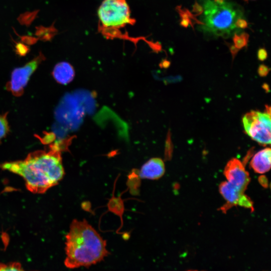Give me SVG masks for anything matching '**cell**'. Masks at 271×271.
Returning a JSON list of instances; mask_svg holds the SVG:
<instances>
[{
	"label": "cell",
	"mask_w": 271,
	"mask_h": 271,
	"mask_svg": "<svg viewBox=\"0 0 271 271\" xmlns=\"http://www.w3.org/2000/svg\"><path fill=\"white\" fill-rule=\"evenodd\" d=\"M215 1H216L217 2H222L224 1V0H215Z\"/></svg>",
	"instance_id": "cell-23"
},
{
	"label": "cell",
	"mask_w": 271,
	"mask_h": 271,
	"mask_svg": "<svg viewBox=\"0 0 271 271\" xmlns=\"http://www.w3.org/2000/svg\"><path fill=\"white\" fill-rule=\"evenodd\" d=\"M165 172V167L163 161L159 158H153L142 166L139 175L143 179L157 180L162 177Z\"/></svg>",
	"instance_id": "cell-9"
},
{
	"label": "cell",
	"mask_w": 271,
	"mask_h": 271,
	"mask_svg": "<svg viewBox=\"0 0 271 271\" xmlns=\"http://www.w3.org/2000/svg\"><path fill=\"white\" fill-rule=\"evenodd\" d=\"M188 271H199V270H188Z\"/></svg>",
	"instance_id": "cell-24"
},
{
	"label": "cell",
	"mask_w": 271,
	"mask_h": 271,
	"mask_svg": "<svg viewBox=\"0 0 271 271\" xmlns=\"http://www.w3.org/2000/svg\"><path fill=\"white\" fill-rule=\"evenodd\" d=\"M20 37L24 43L28 45L35 44L38 40V39L31 36H20Z\"/></svg>",
	"instance_id": "cell-19"
},
{
	"label": "cell",
	"mask_w": 271,
	"mask_h": 271,
	"mask_svg": "<svg viewBox=\"0 0 271 271\" xmlns=\"http://www.w3.org/2000/svg\"><path fill=\"white\" fill-rule=\"evenodd\" d=\"M45 59L44 55L40 53L24 66L15 68L12 73L10 81L6 85L7 89L15 96H21L30 76Z\"/></svg>",
	"instance_id": "cell-6"
},
{
	"label": "cell",
	"mask_w": 271,
	"mask_h": 271,
	"mask_svg": "<svg viewBox=\"0 0 271 271\" xmlns=\"http://www.w3.org/2000/svg\"><path fill=\"white\" fill-rule=\"evenodd\" d=\"M262 87L263 88H264V89L266 90V91H268L269 90V87H268V86L267 84H264L263 85H262Z\"/></svg>",
	"instance_id": "cell-22"
},
{
	"label": "cell",
	"mask_w": 271,
	"mask_h": 271,
	"mask_svg": "<svg viewBox=\"0 0 271 271\" xmlns=\"http://www.w3.org/2000/svg\"><path fill=\"white\" fill-rule=\"evenodd\" d=\"M270 157L269 148L260 150L252 157L250 164L251 168L255 173L259 174L268 172L270 168Z\"/></svg>",
	"instance_id": "cell-10"
},
{
	"label": "cell",
	"mask_w": 271,
	"mask_h": 271,
	"mask_svg": "<svg viewBox=\"0 0 271 271\" xmlns=\"http://www.w3.org/2000/svg\"><path fill=\"white\" fill-rule=\"evenodd\" d=\"M57 30L52 24L50 27L40 26L36 27V35L42 41H50L57 34Z\"/></svg>",
	"instance_id": "cell-12"
},
{
	"label": "cell",
	"mask_w": 271,
	"mask_h": 271,
	"mask_svg": "<svg viewBox=\"0 0 271 271\" xmlns=\"http://www.w3.org/2000/svg\"><path fill=\"white\" fill-rule=\"evenodd\" d=\"M15 48L16 53L20 56H25L30 51V48L21 42H16Z\"/></svg>",
	"instance_id": "cell-17"
},
{
	"label": "cell",
	"mask_w": 271,
	"mask_h": 271,
	"mask_svg": "<svg viewBox=\"0 0 271 271\" xmlns=\"http://www.w3.org/2000/svg\"><path fill=\"white\" fill-rule=\"evenodd\" d=\"M65 265L73 269L102 261L109 252L106 240L85 219H74L66 235Z\"/></svg>",
	"instance_id": "cell-2"
},
{
	"label": "cell",
	"mask_w": 271,
	"mask_h": 271,
	"mask_svg": "<svg viewBox=\"0 0 271 271\" xmlns=\"http://www.w3.org/2000/svg\"><path fill=\"white\" fill-rule=\"evenodd\" d=\"M0 271H26L18 262L4 263L0 262Z\"/></svg>",
	"instance_id": "cell-14"
},
{
	"label": "cell",
	"mask_w": 271,
	"mask_h": 271,
	"mask_svg": "<svg viewBox=\"0 0 271 271\" xmlns=\"http://www.w3.org/2000/svg\"><path fill=\"white\" fill-rule=\"evenodd\" d=\"M38 13V11L32 12H26L21 15L18 18V21L22 25L29 26L34 20Z\"/></svg>",
	"instance_id": "cell-13"
},
{
	"label": "cell",
	"mask_w": 271,
	"mask_h": 271,
	"mask_svg": "<svg viewBox=\"0 0 271 271\" xmlns=\"http://www.w3.org/2000/svg\"><path fill=\"white\" fill-rule=\"evenodd\" d=\"M219 190L226 201V203L220 208L222 211L225 212L236 205L253 210V202L250 198L244 192L236 189L227 181L222 182L219 185Z\"/></svg>",
	"instance_id": "cell-8"
},
{
	"label": "cell",
	"mask_w": 271,
	"mask_h": 271,
	"mask_svg": "<svg viewBox=\"0 0 271 271\" xmlns=\"http://www.w3.org/2000/svg\"><path fill=\"white\" fill-rule=\"evenodd\" d=\"M8 112L0 115V141L5 138L10 131V127L7 119Z\"/></svg>",
	"instance_id": "cell-16"
},
{
	"label": "cell",
	"mask_w": 271,
	"mask_h": 271,
	"mask_svg": "<svg viewBox=\"0 0 271 271\" xmlns=\"http://www.w3.org/2000/svg\"><path fill=\"white\" fill-rule=\"evenodd\" d=\"M52 75L59 83L67 84L73 79L74 70L69 63L61 62L54 67Z\"/></svg>",
	"instance_id": "cell-11"
},
{
	"label": "cell",
	"mask_w": 271,
	"mask_h": 271,
	"mask_svg": "<svg viewBox=\"0 0 271 271\" xmlns=\"http://www.w3.org/2000/svg\"><path fill=\"white\" fill-rule=\"evenodd\" d=\"M1 168L22 177L27 188L38 194L57 185L65 173L60 152L52 149L31 153L25 159L5 162Z\"/></svg>",
	"instance_id": "cell-1"
},
{
	"label": "cell",
	"mask_w": 271,
	"mask_h": 271,
	"mask_svg": "<svg viewBox=\"0 0 271 271\" xmlns=\"http://www.w3.org/2000/svg\"><path fill=\"white\" fill-rule=\"evenodd\" d=\"M248 36L247 34L243 33L240 35L235 34L233 40L234 46L239 50L246 46L248 42Z\"/></svg>",
	"instance_id": "cell-15"
},
{
	"label": "cell",
	"mask_w": 271,
	"mask_h": 271,
	"mask_svg": "<svg viewBox=\"0 0 271 271\" xmlns=\"http://www.w3.org/2000/svg\"><path fill=\"white\" fill-rule=\"evenodd\" d=\"M202 29L215 36L228 38L239 29L237 21L242 13L238 8L224 1L205 0L203 4Z\"/></svg>",
	"instance_id": "cell-3"
},
{
	"label": "cell",
	"mask_w": 271,
	"mask_h": 271,
	"mask_svg": "<svg viewBox=\"0 0 271 271\" xmlns=\"http://www.w3.org/2000/svg\"><path fill=\"white\" fill-rule=\"evenodd\" d=\"M242 123L245 132L253 140L263 146L270 144V114L251 110L244 115Z\"/></svg>",
	"instance_id": "cell-5"
},
{
	"label": "cell",
	"mask_w": 271,
	"mask_h": 271,
	"mask_svg": "<svg viewBox=\"0 0 271 271\" xmlns=\"http://www.w3.org/2000/svg\"><path fill=\"white\" fill-rule=\"evenodd\" d=\"M270 71V69L264 64L260 65L257 70L258 75L261 77L267 76Z\"/></svg>",
	"instance_id": "cell-18"
},
{
	"label": "cell",
	"mask_w": 271,
	"mask_h": 271,
	"mask_svg": "<svg viewBox=\"0 0 271 271\" xmlns=\"http://www.w3.org/2000/svg\"><path fill=\"white\" fill-rule=\"evenodd\" d=\"M223 174L228 183L244 192L250 179L248 173L240 160L236 158L229 160L224 168Z\"/></svg>",
	"instance_id": "cell-7"
},
{
	"label": "cell",
	"mask_w": 271,
	"mask_h": 271,
	"mask_svg": "<svg viewBox=\"0 0 271 271\" xmlns=\"http://www.w3.org/2000/svg\"><path fill=\"white\" fill-rule=\"evenodd\" d=\"M267 57V53L266 51L263 48H261L258 50L257 52L258 59L260 61L265 60Z\"/></svg>",
	"instance_id": "cell-20"
},
{
	"label": "cell",
	"mask_w": 271,
	"mask_h": 271,
	"mask_svg": "<svg viewBox=\"0 0 271 271\" xmlns=\"http://www.w3.org/2000/svg\"><path fill=\"white\" fill-rule=\"evenodd\" d=\"M244 1H248V0H244Z\"/></svg>",
	"instance_id": "cell-25"
},
{
	"label": "cell",
	"mask_w": 271,
	"mask_h": 271,
	"mask_svg": "<svg viewBox=\"0 0 271 271\" xmlns=\"http://www.w3.org/2000/svg\"><path fill=\"white\" fill-rule=\"evenodd\" d=\"M238 50H239L236 48L234 46H231L230 51H231L233 58H234Z\"/></svg>",
	"instance_id": "cell-21"
},
{
	"label": "cell",
	"mask_w": 271,
	"mask_h": 271,
	"mask_svg": "<svg viewBox=\"0 0 271 271\" xmlns=\"http://www.w3.org/2000/svg\"><path fill=\"white\" fill-rule=\"evenodd\" d=\"M98 16V31L107 39H124L120 30L135 23L130 17L126 0H104L99 8Z\"/></svg>",
	"instance_id": "cell-4"
}]
</instances>
